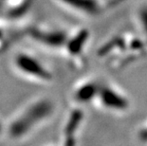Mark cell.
<instances>
[{
  "mask_svg": "<svg viewBox=\"0 0 147 146\" xmlns=\"http://www.w3.org/2000/svg\"><path fill=\"white\" fill-rule=\"evenodd\" d=\"M55 105L48 98H41L30 102L12 118L6 132L11 139H21L49 120L54 112Z\"/></svg>",
  "mask_w": 147,
  "mask_h": 146,
  "instance_id": "6da1fadb",
  "label": "cell"
},
{
  "mask_svg": "<svg viewBox=\"0 0 147 146\" xmlns=\"http://www.w3.org/2000/svg\"><path fill=\"white\" fill-rule=\"evenodd\" d=\"M13 66L18 72L39 83H49L53 80L52 73L36 57L26 52H20L13 59Z\"/></svg>",
  "mask_w": 147,
  "mask_h": 146,
  "instance_id": "7a4b0ae2",
  "label": "cell"
},
{
  "mask_svg": "<svg viewBox=\"0 0 147 146\" xmlns=\"http://www.w3.org/2000/svg\"><path fill=\"white\" fill-rule=\"evenodd\" d=\"M100 104L106 110L123 112L128 108V100L117 89L108 85H101L96 98Z\"/></svg>",
  "mask_w": 147,
  "mask_h": 146,
  "instance_id": "3957f363",
  "label": "cell"
},
{
  "mask_svg": "<svg viewBox=\"0 0 147 146\" xmlns=\"http://www.w3.org/2000/svg\"><path fill=\"white\" fill-rule=\"evenodd\" d=\"M30 37L37 44L49 48H65L68 35L60 30L34 28L30 30Z\"/></svg>",
  "mask_w": 147,
  "mask_h": 146,
  "instance_id": "277c9868",
  "label": "cell"
},
{
  "mask_svg": "<svg viewBox=\"0 0 147 146\" xmlns=\"http://www.w3.org/2000/svg\"><path fill=\"white\" fill-rule=\"evenodd\" d=\"M89 38L90 32L86 29H81L73 35L68 36L64 48L68 56L74 60L82 57Z\"/></svg>",
  "mask_w": 147,
  "mask_h": 146,
  "instance_id": "5b68a950",
  "label": "cell"
},
{
  "mask_svg": "<svg viewBox=\"0 0 147 146\" xmlns=\"http://www.w3.org/2000/svg\"><path fill=\"white\" fill-rule=\"evenodd\" d=\"M84 116V112L79 108H75L68 114L63 129L64 144H75V138H76V134L82 125Z\"/></svg>",
  "mask_w": 147,
  "mask_h": 146,
  "instance_id": "8992f818",
  "label": "cell"
},
{
  "mask_svg": "<svg viewBox=\"0 0 147 146\" xmlns=\"http://www.w3.org/2000/svg\"><path fill=\"white\" fill-rule=\"evenodd\" d=\"M101 85L95 81H86L79 85L73 91V100L79 104H86L96 100Z\"/></svg>",
  "mask_w": 147,
  "mask_h": 146,
  "instance_id": "52a82bcc",
  "label": "cell"
},
{
  "mask_svg": "<svg viewBox=\"0 0 147 146\" xmlns=\"http://www.w3.org/2000/svg\"><path fill=\"white\" fill-rule=\"evenodd\" d=\"M67 7L86 14H96L99 11L97 0H59Z\"/></svg>",
  "mask_w": 147,
  "mask_h": 146,
  "instance_id": "ba28073f",
  "label": "cell"
},
{
  "mask_svg": "<svg viewBox=\"0 0 147 146\" xmlns=\"http://www.w3.org/2000/svg\"><path fill=\"white\" fill-rule=\"evenodd\" d=\"M4 132H6V126L3 124L2 120H0V136H1Z\"/></svg>",
  "mask_w": 147,
  "mask_h": 146,
  "instance_id": "9c48e42d",
  "label": "cell"
}]
</instances>
